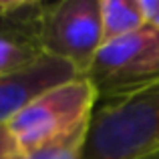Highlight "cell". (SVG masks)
<instances>
[{"label":"cell","instance_id":"1","mask_svg":"<svg viewBox=\"0 0 159 159\" xmlns=\"http://www.w3.org/2000/svg\"><path fill=\"white\" fill-rule=\"evenodd\" d=\"M159 151V83L117 103L97 105L83 159H145Z\"/></svg>","mask_w":159,"mask_h":159},{"label":"cell","instance_id":"4","mask_svg":"<svg viewBox=\"0 0 159 159\" xmlns=\"http://www.w3.org/2000/svg\"><path fill=\"white\" fill-rule=\"evenodd\" d=\"M39 43L44 54L73 65L83 77L103 47L101 0L44 2Z\"/></svg>","mask_w":159,"mask_h":159},{"label":"cell","instance_id":"11","mask_svg":"<svg viewBox=\"0 0 159 159\" xmlns=\"http://www.w3.org/2000/svg\"><path fill=\"white\" fill-rule=\"evenodd\" d=\"M145 159H159V151L153 153V155H149V157H145Z\"/></svg>","mask_w":159,"mask_h":159},{"label":"cell","instance_id":"3","mask_svg":"<svg viewBox=\"0 0 159 159\" xmlns=\"http://www.w3.org/2000/svg\"><path fill=\"white\" fill-rule=\"evenodd\" d=\"M97 103L93 85L79 77L39 95L8 123V129L18 151H28L91 123Z\"/></svg>","mask_w":159,"mask_h":159},{"label":"cell","instance_id":"6","mask_svg":"<svg viewBox=\"0 0 159 159\" xmlns=\"http://www.w3.org/2000/svg\"><path fill=\"white\" fill-rule=\"evenodd\" d=\"M43 57L34 30L0 20V77L26 69Z\"/></svg>","mask_w":159,"mask_h":159},{"label":"cell","instance_id":"7","mask_svg":"<svg viewBox=\"0 0 159 159\" xmlns=\"http://www.w3.org/2000/svg\"><path fill=\"white\" fill-rule=\"evenodd\" d=\"M143 24L139 0H101L103 44L139 30Z\"/></svg>","mask_w":159,"mask_h":159},{"label":"cell","instance_id":"8","mask_svg":"<svg viewBox=\"0 0 159 159\" xmlns=\"http://www.w3.org/2000/svg\"><path fill=\"white\" fill-rule=\"evenodd\" d=\"M89 125H81L79 129L58 137L54 141L40 145V147L28 149V151H18L14 159H83L85 151V141L89 133Z\"/></svg>","mask_w":159,"mask_h":159},{"label":"cell","instance_id":"5","mask_svg":"<svg viewBox=\"0 0 159 159\" xmlns=\"http://www.w3.org/2000/svg\"><path fill=\"white\" fill-rule=\"evenodd\" d=\"M73 65L44 54L34 65L0 77V125H8L39 95L62 83L79 79Z\"/></svg>","mask_w":159,"mask_h":159},{"label":"cell","instance_id":"10","mask_svg":"<svg viewBox=\"0 0 159 159\" xmlns=\"http://www.w3.org/2000/svg\"><path fill=\"white\" fill-rule=\"evenodd\" d=\"M139 6L145 24L159 30V0H139Z\"/></svg>","mask_w":159,"mask_h":159},{"label":"cell","instance_id":"2","mask_svg":"<svg viewBox=\"0 0 159 159\" xmlns=\"http://www.w3.org/2000/svg\"><path fill=\"white\" fill-rule=\"evenodd\" d=\"M97 93V105L129 99L159 83V30L143 26L105 43L83 75Z\"/></svg>","mask_w":159,"mask_h":159},{"label":"cell","instance_id":"9","mask_svg":"<svg viewBox=\"0 0 159 159\" xmlns=\"http://www.w3.org/2000/svg\"><path fill=\"white\" fill-rule=\"evenodd\" d=\"M16 153H18V145L8 125H0V159H14Z\"/></svg>","mask_w":159,"mask_h":159}]
</instances>
